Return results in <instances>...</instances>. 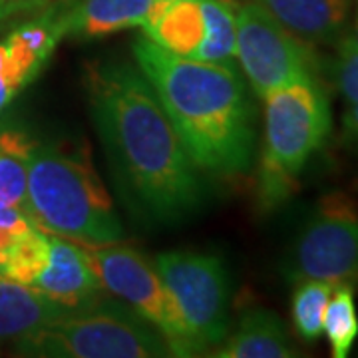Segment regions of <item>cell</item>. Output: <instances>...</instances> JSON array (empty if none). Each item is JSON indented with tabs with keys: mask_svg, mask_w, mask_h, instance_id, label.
<instances>
[{
	"mask_svg": "<svg viewBox=\"0 0 358 358\" xmlns=\"http://www.w3.org/2000/svg\"><path fill=\"white\" fill-rule=\"evenodd\" d=\"M164 0H64V34L94 40L143 26Z\"/></svg>",
	"mask_w": 358,
	"mask_h": 358,
	"instance_id": "obj_12",
	"label": "cell"
},
{
	"mask_svg": "<svg viewBox=\"0 0 358 358\" xmlns=\"http://www.w3.org/2000/svg\"><path fill=\"white\" fill-rule=\"evenodd\" d=\"M62 4L26 16L0 40V114L34 82L64 38Z\"/></svg>",
	"mask_w": 358,
	"mask_h": 358,
	"instance_id": "obj_10",
	"label": "cell"
},
{
	"mask_svg": "<svg viewBox=\"0 0 358 358\" xmlns=\"http://www.w3.org/2000/svg\"><path fill=\"white\" fill-rule=\"evenodd\" d=\"M143 36L181 58H195L205 38L201 0H164L141 26Z\"/></svg>",
	"mask_w": 358,
	"mask_h": 358,
	"instance_id": "obj_15",
	"label": "cell"
},
{
	"mask_svg": "<svg viewBox=\"0 0 358 358\" xmlns=\"http://www.w3.org/2000/svg\"><path fill=\"white\" fill-rule=\"evenodd\" d=\"M88 255L103 289L154 324L173 357L203 355L205 348L189 331L171 291L140 251L115 243L88 249Z\"/></svg>",
	"mask_w": 358,
	"mask_h": 358,
	"instance_id": "obj_6",
	"label": "cell"
},
{
	"mask_svg": "<svg viewBox=\"0 0 358 358\" xmlns=\"http://www.w3.org/2000/svg\"><path fill=\"white\" fill-rule=\"evenodd\" d=\"M331 301L327 305L322 331L329 338L331 355L334 358H346L352 350L358 336V315L355 305L352 287H334Z\"/></svg>",
	"mask_w": 358,
	"mask_h": 358,
	"instance_id": "obj_19",
	"label": "cell"
},
{
	"mask_svg": "<svg viewBox=\"0 0 358 358\" xmlns=\"http://www.w3.org/2000/svg\"><path fill=\"white\" fill-rule=\"evenodd\" d=\"M285 275L293 282L358 285V205L346 193L324 195L294 237Z\"/></svg>",
	"mask_w": 358,
	"mask_h": 358,
	"instance_id": "obj_7",
	"label": "cell"
},
{
	"mask_svg": "<svg viewBox=\"0 0 358 358\" xmlns=\"http://www.w3.org/2000/svg\"><path fill=\"white\" fill-rule=\"evenodd\" d=\"M333 80L346 102H358V48L348 36L338 38Z\"/></svg>",
	"mask_w": 358,
	"mask_h": 358,
	"instance_id": "obj_21",
	"label": "cell"
},
{
	"mask_svg": "<svg viewBox=\"0 0 358 358\" xmlns=\"http://www.w3.org/2000/svg\"><path fill=\"white\" fill-rule=\"evenodd\" d=\"M66 313L38 291L0 275V341H22Z\"/></svg>",
	"mask_w": 358,
	"mask_h": 358,
	"instance_id": "obj_16",
	"label": "cell"
},
{
	"mask_svg": "<svg viewBox=\"0 0 358 358\" xmlns=\"http://www.w3.org/2000/svg\"><path fill=\"white\" fill-rule=\"evenodd\" d=\"M62 0H0V22L13 18H26L32 14L46 10Z\"/></svg>",
	"mask_w": 358,
	"mask_h": 358,
	"instance_id": "obj_23",
	"label": "cell"
},
{
	"mask_svg": "<svg viewBox=\"0 0 358 358\" xmlns=\"http://www.w3.org/2000/svg\"><path fill=\"white\" fill-rule=\"evenodd\" d=\"M48 255L50 233L34 227L0 249V275L32 287V282L38 279L40 273L48 265Z\"/></svg>",
	"mask_w": 358,
	"mask_h": 358,
	"instance_id": "obj_18",
	"label": "cell"
},
{
	"mask_svg": "<svg viewBox=\"0 0 358 358\" xmlns=\"http://www.w3.org/2000/svg\"><path fill=\"white\" fill-rule=\"evenodd\" d=\"M92 117L128 203L150 221L181 223L203 205L201 169L138 66H86Z\"/></svg>",
	"mask_w": 358,
	"mask_h": 358,
	"instance_id": "obj_1",
	"label": "cell"
},
{
	"mask_svg": "<svg viewBox=\"0 0 358 358\" xmlns=\"http://www.w3.org/2000/svg\"><path fill=\"white\" fill-rule=\"evenodd\" d=\"M24 211L38 229L88 249L124 241L114 203L84 152L36 143L26 167Z\"/></svg>",
	"mask_w": 358,
	"mask_h": 358,
	"instance_id": "obj_3",
	"label": "cell"
},
{
	"mask_svg": "<svg viewBox=\"0 0 358 358\" xmlns=\"http://www.w3.org/2000/svg\"><path fill=\"white\" fill-rule=\"evenodd\" d=\"M217 358H293L299 357L282 320L268 308H247L237 329L219 345Z\"/></svg>",
	"mask_w": 358,
	"mask_h": 358,
	"instance_id": "obj_14",
	"label": "cell"
},
{
	"mask_svg": "<svg viewBox=\"0 0 358 358\" xmlns=\"http://www.w3.org/2000/svg\"><path fill=\"white\" fill-rule=\"evenodd\" d=\"M205 38L193 60L233 66L237 58V2L201 0Z\"/></svg>",
	"mask_w": 358,
	"mask_h": 358,
	"instance_id": "obj_17",
	"label": "cell"
},
{
	"mask_svg": "<svg viewBox=\"0 0 358 358\" xmlns=\"http://www.w3.org/2000/svg\"><path fill=\"white\" fill-rule=\"evenodd\" d=\"M30 289L44 294L68 313L88 307L106 294L90 261L88 249L58 235H50L48 265Z\"/></svg>",
	"mask_w": 358,
	"mask_h": 358,
	"instance_id": "obj_11",
	"label": "cell"
},
{
	"mask_svg": "<svg viewBox=\"0 0 358 358\" xmlns=\"http://www.w3.org/2000/svg\"><path fill=\"white\" fill-rule=\"evenodd\" d=\"M24 357L162 358L173 357L164 336L117 296L103 294L62 315L32 336L16 341Z\"/></svg>",
	"mask_w": 358,
	"mask_h": 358,
	"instance_id": "obj_5",
	"label": "cell"
},
{
	"mask_svg": "<svg viewBox=\"0 0 358 358\" xmlns=\"http://www.w3.org/2000/svg\"><path fill=\"white\" fill-rule=\"evenodd\" d=\"M36 225L20 207H0V249L26 235Z\"/></svg>",
	"mask_w": 358,
	"mask_h": 358,
	"instance_id": "obj_22",
	"label": "cell"
},
{
	"mask_svg": "<svg viewBox=\"0 0 358 358\" xmlns=\"http://www.w3.org/2000/svg\"><path fill=\"white\" fill-rule=\"evenodd\" d=\"M331 126V103L322 82H296L265 98V134L257 173L263 209H273L293 195L303 167L327 141Z\"/></svg>",
	"mask_w": 358,
	"mask_h": 358,
	"instance_id": "obj_4",
	"label": "cell"
},
{
	"mask_svg": "<svg viewBox=\"0 0 358 358\" xmlns=\"http://www.w3.org/2000/svg\"><path fill=\"white\" fill-rule=\"evenodd\" d=\"M294 285L291 303L294 331L305 343H315L322 334V320L334 287L322 281H299Z\"/></svg>",
	"mask_w": 358,
	"mask_h": 358,
	"instance_id": "obj_20",
	"label": "cell"
},
{
	"mask_svg": "<svg viewBox=\"0 0 358 358\" xmlns=\"http://www.w3.org/2000/svg\"><path fill=\"white\" fill-rule=\"evenodd\" d=\"M343 126H345L348 140L352 143H358V102H346Z\"/></svg>",
	"mask_w": 358,
	"mask_h": 358,
	"instance_id": "obj_24",
	"label": "cell"
},
{
	"mask_svg": "<svg viewBox=\"0 0 358 358\" xmlns=\"http://www.w3.org/2000/svg\"><path fill=\"white\" fill-rule=\"evenodd\" d=\"M308 44L343 38L355 0H251Z\"/></svg>",
	"mask_w": 358,
	"mask_h": 358,
	"instance_id": "obj_13",
	"label": "cell"
},
{
	"mask_svg": "<svg viewBox=\"0 0 358 358\" xmlns=\"http://www.w3.org/2000/svg\"><path fill=\"white\" fill-rule=\"evenodd\" d=\"M131 52L193 164L211 176L247 171L255 126L237 66L181 58L148 36L136 38Z\"/></svg>",
	"mask_w": 358,
	"mask_h": 358,
	"instance_id": "obj_2",
	"label": "cell"
},
{
	"mask_svg": "<svg viewBox=\"0 0 358 358\" xmlns=\"http://www.w3.org/2000/svg\"><path fill=\"white\" fill-rule=\"evenodd\" d=\"M155 268L199 345H221L231 333L229 277L221 257L169 251L157 255Z\"/></svg>",
	"mask_w": 358,
	"mask_h": 358,
	"instance_id": "obj_9",
	"label": "cell"
},
{
	"mask_svg": "<svg viewBox=\"0 0 358 358\" xmlns=\"http://www.w3.org/2000/svg\"><path fill=\"white\" fill-rule=\"evenodd\" d=\"M348 38L352 40L358 48V0H357V10H355V20H352V30H350Z\"/></svg>",
	"mask_w": 358,
	"mask_h": 358,
	"instance_id": "obj_25",
	"label": "cell"
},
{
	"mask_svg": "<svg viewBox=\"0 0 358 358\" xmlns=\"http://www.w3.org/2000/svg\"><path fill=\"white\" fill-rule=\"evenodd\" d=\"M237 2V58L261 100L296 82H320V62L313 44L294 36L251 0Z\"/></svg>",
	"mask_w": 358,
	"mask_h": 358,
	"instance_id": "obj_8",
	"label": "cell"
}]
</instances>
